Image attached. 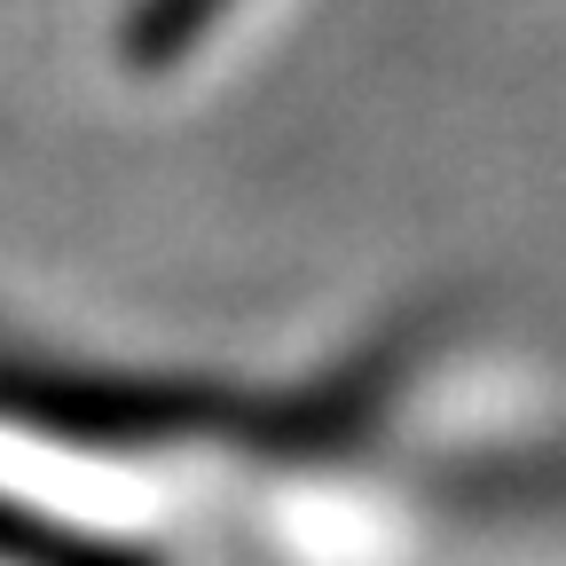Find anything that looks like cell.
Listing matches in <instances>:
<instances>
[{"label": "cell", "instance_id": "cell-1", "mask_svg": "<svg viewBox=\"0 0 566 566\" xmlns=\"http://www.w3.org/2000/svg\"><path fill=\"white\" fill-rule=\"evenodd\" d=\"M237 9V0H150V24H142V40L150 48H166V40H197V32H212Z\"/></svg>", "mask_w": 566, "mask_h": 566}]
</instances>
